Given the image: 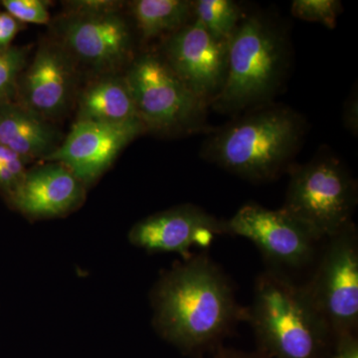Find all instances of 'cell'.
<instances>
[{
    "instance_id": "21",
    "label": "cell",
    "mask_w": 358,
    "mask_h": 358,
    "mask_svg": "<svg viewBox=\"0 0 358 358\" xmlns=\"http://www.w3.org/2000/svg\"><path fill=\"white\" fill-rule=\"evenodd\" d=\"M1 4L7 13L22 24L46 25L51 23L49 2L43 0H3Z\"/></svg>"
},
{
    "instance_id": "25",
    "label": "cell",
    "mask_w": 358,
    "mask_h": 358,
    "mask_svg": "<svg viewBox=\"0 0 358 358\" xmlns=\"http://www.w3.org/2000/svg\"><path fill=\"white\" fill-rule=\"evenodd\" d=\"M329 358H358L357 334H345L334 338Z\"/></svg>"
},
{
    "instance_id": "18",
    "label": "cell",
    "mask_w": 358,
    "mask_h": 358,
    "mask_svg": "<svg viewBox=\"0 0 358 358\" xmlns=\"http://www.w3.org/2000/svg\"><path fill=\"white\" fill-rule=\"evenodd\" d=\"M193 20L214 38L228 42L241 22L242 9L232 0H197L193 1Z\"/></svg>"
},
{
    "instance_id": "12",
    "label": "cell",
    "mask_w": 358,
    "mask_h": 358,
    "mask_svg": "<svg viewBox=\"0 0 358 358\" xmlns=\"http://www.w3.org/2000/svg\"><path fill=\"white\" fill-rule=\"evenodd\" d=\"M143 131L147 129L138 119L122 124L76 121L65 140L44 162L62 164L84 185H90Z\"/></svg>"
},
{
    "instance_id": "17",
    "label": "cell",
    "mask_w": 358,
    "mask_h": 358,
    "mask_svg": "<svg viewBox=\"0 0 358 358\" xmlns=\"http://www.w3.org/2000/svg\"><path fill=\"white\" fill-rule=\"evenodd\" d=\"M136 29L143 40L173 34L193 20V1L136 0L129 2Z\"/></svg>"
},
{
    "instance_id": "14",
    "label": "cell",
    "mask_w": 358,
    "mask_h": 358,
    "mask_svg": "<svg viewBox=\"0 0 358 358\" xmlns=\"http://www.w3.org/2000/svg\"><path fill=\"white\" fill-rule=\"evenodd\" d=\"M45 162L26 171L10 195L16 208L33 218L64 215L85 197V185L67 167L56 162Z\"/></svg>"
},
{
    "instance_id": "26",
    "label": "cell",
    "mask_w": 358,
    "mask_h": 358,
    "mask_svg": "<svg viewBox=\"0 0 358 358\" xmlns=\"http://www.w3.org/2000/svg\"><path fill=\"white\" fill-rule=\"evenodd\" d=\"M200 358H268L258 352H246V350H235V348H226V346H220L217 350H214L213 352L205 355L203 357Z\"/></svg>"
},
{
    "instance_id": "2",
    "label": "cell",
    "mask_w": 358,
    "mask_h": 358,
    "mask_svg": "<svg viewBox=\"0 0 358 358\" xmlns=\"http://www.w3.org/2000/svg\"><path fill=\"white\" fill-rule=\"evenodd\" d=\"M245 322L268 358H329L334 338L303 285L267 268L256 278Z\"/></svg>"
},
{
    "instance_id": "22",
    "label": "cell",
    "mask_w": 358,
    "mask_h": 358,
    "mask_svg": "<svg viewBox=\"0 0 358 358\" xmlns=\"http://www.w3.org/2000/svg\"><path fill=\"white\" fill-rule=\"evenodd\" d=\"M27 164L24 159L0 143V188L9 197L22 180Z\"/></svg>"
},
{
    "instance_id": "15",
    "label": "cell",
    "mask_w": 358,
    "mask_h": 358,
    "mask_svg": "<svg viewBox=\"0 0 358 358\" xmlns=\"http://www.w3.org/2000/svg\"><path fill=\"white\" fill-rule=\"evenodd\" d=\"M62 141L51 122L15 100L0 103V143L26 162H44Z\"/></svg>"
},
{
    "instance_id": "8",
    "label": "cell",
    "mask_w": 358,
    "mask_h": 358,
    "mask_svg": "<svg viewBox=\"0 0 358 358\" xmlns=\"http://www.w3.org/2000/svg\"><path fill=\"white\" fill-rule=\"evenodd\" d=\"M53 37L81 71L96 77L117 74L133 60V34L122 11L100 15L63 13L53 22Z\"/></svg>"
},
{
    "instance_id": "23",
    "label": "cell",
    "mask_w": 358,
    "mask_h": 358,
    "mask_svg": "<svg viewBox=\"0 0 358 358\" xmlns=\"http://www.w3.org/2000/svg\"><path fill=\"white\" fill-rule=\"evenodd\" d=\"M124 2L113 0H78L65 3L66 13L84 14V15H100L122 11Z\"/></svg>"
},
{
    "instance_id": "20",
    "label": "cell",
    "mask_w": 358,
    "mask_h": 358,
    "mask_svg": "<svg viewBox=\"0 0 358 358\" xmlns=\"http://www.w3.org/2000/svg\"><path fill=\"white\" fill-rule=\"evenodd\" d=\"M341 11L343 6L338 0H294L291 6L294 17L320 23L329 29L336 27Z\"/></svg>"
},
{
    "instance_id": "7",
    "label": "cell",
    "mask_w": 358,
    "mask_h": 358,
    "mask_svg": "<svg viewBox=\"0 0 358 358\" xmlns=\"http://www.w3.org/2000/svg\"><path fill=\"white\" fill-rule=\"evenodd\" d=\"M303 288L334 338L357 334L358 233L355 222L327 238Z\"/></svg>"
},
{
    "instance_id": "19",
    "label": "cell",
    "mask_w": 358,
    "mask_h": 358,
    "mask_svg": "<svg viewBox=\"0 0 358 358\" xmlns=\"http://www.w3.org/2000/svg\"><path fill=\"white\" fill-rule=\"evenodd\" d=\"M28 49H0V103L15 100L18 79L27 63Z\"/></svg>"
},
{
    "instance_id": "3",
    "label": "cell",
    "mask_w": 358,
    "mask_h": 358,
    "mask_svg": "<svg viewBox=\"0 0 358 358\" xmlns=\"http://www.w3.org/2000/svg\"><path fill=\"white\" fill-rule=\"evenodd\" d=\"M305 133V120L298 113L264 105L212 134L202 157L236 176L262 182L291 169Z\"/></svg>"
},
{
    "instance_id": "5",
    "label": "cell",
    "mask_w": 358,
    "mask_h": 358,
    "mask_svg": "<svg viewBox=\"0 0 358 358\" xmlns=\"http://www.w3.org/2000/svg\"><path fill=\"white\" fill-rule=\"evenodd\" d=\"M357 196V181L345 164L320 155L292 169L282 209L326 240L353 222Z\"/></svg>"
},
{
    "instance_id": "27",
    "label": "cell",
    "mask_w": 358,
    "mask_h": 358,
    "mask_svg": "<svg viewBox=\"0 0 358 358\" xmlns=\"http://www.w3.org/2000/svg\"><path fill=\"white\" fill-rule=\"evenodd\" d=\"M357 94H353L352 98L348 99L343 113V121L346 129L352 134H357L358 131V105Z\"/></svg>"
},
{
    "instance_id": "6",
    "label": "cell",
    "mask_w": 358,
    "mask_h": 358,
    "mask_svg": "<svg viewBox=\"0 0 358 358\" xmlns=\"http://www.w3.org/2000/svg\"><path fill=\"white\" fill-rule=\"evenodd\" d=\"M124 76L136 115L147 131L171 134L203 129L208 107L193 95L160 54L134 58Z\"/></svg>"
},
{
    "instance_id": "1",
    "label": "cell",
    "mask_w": 358,
    "mask_h": 358,
    "mask_svg": "<svg viewBox=\"0 0 358 358\" xmlns=\"http://www.w3.org/2000/svg\"><path fill=\"white\" fill-rule=\"evenodd\" d=\"M155 326L183 353L203 357L244 322L233 284L207 254L186 259L155 285L152 296Z\"/></svg>"
},
{
    "instance_id": "13",
    "label": "cell",
    "mask_w": 358,
    "mask_h": 358,
    "mask_svg": "<svg viewBox=\"0 0 358 358\" xmlns=\"http://www.w3.org/2000/svg\"><path fill=\"white\" fill-rule=\"evenodd\" d=\"M223 235H228L226 220L195 205L185 204L136 223L129 232V241L148 252L182 254L188 259L193 247L208 248Z\"/></svg>"
},
{
    "instance_id": "24",
    "label": "cell",
    "mask_w": 358,
    "mask_h": 358,
    "mask_svg": "<svg viewBox=\"0 0 358 358\" xmlns=\"http://www.w3.org/2000/svg\"><path fill=\"white\" fill-rule=\"evenodd\" d=\"M24 28V24L16 20L6 11L0 13V49L11 47L16 35Z\"/></svg>"
},
{
    "instance_id": "10",
    "label": "cell",
    "mask_w": 358,
    "mask_h": 358,
    "mask_svg": "<svg viewBox=\"0 0 358 358\" xmlns=\"http://www.w3.org/2000/svg\"><path fill=\"white\" fill-rule=\"evenodd\" d=\"M159 54L193 95L211 106L225 83L228 42L193 20L164 39Z\"/></svg>"
},
{
    "instance_id": "9",
    "label": "cell",
    "mask_w": 358,
    "mask_h": 358,
    "mask_svg": "<svg viewBox=\"0 0 358 358\" xmlns=\"http://www.w3.org/2000/svg\"><path fill=\"white\" fill-rule=\"evenodd\" d=\"M228 235L246 238L255 245L272 270L287 274L313 265L322 240L282 208L243 205L229 220ZM288 275V274H287Z\"/></svg>"
},
{
    "instance_id": "4",
    "label": "cell",
    "mask_w": 358,
    "mask_h": 358,
    "mask_svg": "<svg viewBox=\"0 0 358 358\" xmlns=\"http://www.w3.org/2000/svg\"><path fill=\"white\" fill-rule=\"evenodd\" d=\"M284 33L261 14L245 17L228 41L225 83L211 107L235 114L267 105L288 68Z\"/></svg>"
},
{
    "instance_id": "11",
    "label": "cell",
    "mask_w": 358,
    "mask_h": 358,
    "mask_svg": "<svg viewBox=\"0 0 358 358\" xmlns=\"http://www.w3.org/2000/svg\"><path fill=\"white\" fill-rule=\"evenodd\" d=\"M80 72L57 42L43 41L21 73L15 101L47 121H57L77 101Z\"/></svg>"
},
{
    "instance_id": "16",
    "label": "cell",
    "mask_w": 358,
    "mask_h": 358,
    "mask_svg": "<svg viewBox=\"0 0 358 358\" xmlns=\"http://www.w3.org/2000/svg\"><path fill=\"white\" fill-rule=\"evenodd\" d=\"M76 102L77 121L122 124L138 119L126 78L119 73L96 77Z\"/></svg>"
}]
</instances>
